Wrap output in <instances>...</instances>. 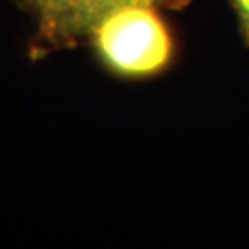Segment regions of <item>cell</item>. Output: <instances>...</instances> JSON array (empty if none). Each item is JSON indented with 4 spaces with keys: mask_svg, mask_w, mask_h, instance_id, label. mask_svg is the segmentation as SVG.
I'll list each match as a JSON object with an SVG mask.
<instances>
[{
    "mask_svg": "<svg viewBox=\"0 0 249 249\" xmlns=\"http://www.w3.org/2000/svg\"><path fill=\"white\" fill-rule=\"evenodd\" d=\"M89 33L107 67L124 76H151L170 63V31L151 5L113 8L104 13Z\"/></svg>",
    "mask_w": 249,
    "mask_h": 249,
    "instance_id": "cell-1",
    "label": "cell"
},
{
    "mask_svg": "<svg viewBox=\"0 0 249 249\" xmlns=\"http://www.w3.org/2000/svg\"><path fill=\"white\" fill-rule=\"evenodd\" d=\"M235 12L240 19V28L245 37L246 44L249 46V0H231Z\"/></svg>",
    "mask_w": 249,
    "mask_h": 249,
    "instance_id": "cell-4",
    "label": "cell"
},
{
    "mask_svg": "<svg viewBox=\"0 0 249 249\" xmlns=\"http://www.w3.org/2000/svg\"><path fill=\"white\" fill-rule=\"evenodd\" d=\"M28 2L41 13L42 19L49 24V28L53 29L70 0H28Z\"/></svg>",
    "mask_w": 249,
    "mask_h": 249,
    "instance_id": "cell-3",
    "label": "cell"
},
{
    "mask_svg": "<svg viewBox=\"0 0 249 249\" xmlns=\"http://www.w3.org/2000/svg\"><path fill=\"white\" fill-rule=\"evenodd\" d=\"M185 0H70L52 31L62 36H76L89 29L104 13L124 5H175Z\"/></svg>",
    "mask_w": 249,
    "mask_h": 249,
    "instance_id": "cell-2",
    "label": "cell"
}]
</instances>
